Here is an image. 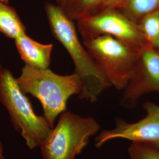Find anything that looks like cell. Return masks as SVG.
Instances as JSON below:
<instances>
[{
    "label": "cell",
    "mask_w": 159,
    "mask_h": 159,
    "mask_svg": "<svg viewBox=\"0 0 159 159\" xmlns=\"http://www.w3.org/2000/svg\"><path fill=\"white\" fill-rule=\"evenodd\" d=\"M100 130V125L93 117H81L66 110L41 144L42 156L44 159H75Z\"/></svg>",
    "instance_id": "obj_4"
},
{
    "label": "cell",
    "mask_w": 159,
    "mask_h": 159,
    "mask_svg": "<svg viewBox=\"0 0 159 159\" xmlns=\"http://www.w3.org/2000/svg\"><path fill=\"white\" fill-rule=\"evenodd\" d=\"M130 159H159V149L144 144L132 143L128 149Z\"/></svg>",
    "instance_id": "obj_14"
},
{
    "label": "cell",
    "mask_w": 159,
    "mask_h": 159,
    "mask_svg": "<svg viewBox=\"0 0 159 159\" xmlns=\"http://www.w3.org/2000/svg\"><path fill=\"white\" fill-rule=\"evenodd\" d=\"M3 69H4V68H2V65H1V62H0V75H1V73H2V71H3Z\"/></svg>",
    "instance_id": "obj_18"
},
{
    "label": "cell",
    "mask_w": 159,
    "mask_h": 159,
    "mask_svg": "<svg viewBox=\"0 0 159 159\" xmlns=\"http://www.w3.org/2000/svg\"><path fill=\"white\" fill-rule=\"evenodd\" d=\"M17 51L25 65L34 68H49L52 44H42L32 39L27 34L14 40Z\"/></svg>",
    "instance_id": "obj_9"
},
{
    "label": "cell",
    "mask_w": 159,
    "mask_h": 159,
    "mask_svg": "<svg viewBox=\"0 0 159 159\" xmlns=\"http://www.w3.org/2000/svg\"><path fill=\"white\" fill-rule=\"evenodd\" d=\"M0 33L16 40L26 34V28L17 11L9 4L0 1Z\"/></svg>",
    "instance_id": "obj_10"
},
{
    "label": "cell",
    "mask_w": 159,
    "mask_h": 159,
    "mask_svg": "<svg viewBox=\"0 0 159 159\" xmlns=\"http://www.w3.org/2000/svg\"><path fill=\"white\" fill-rule=\"evenodd\" d=\"M83 44L111 85L124 90L134 74L141 48L110 35L85 39Z\"/></svg>",
    "instance_id": "obj_5"
},
{
    "label": "cell",
    "mask_w": 159,
    "mask_h": 159,
    "mask_svg": "<svg viewBox=\"0 0 159 159\" xmlns=\"http://www.w3.org/2000/svg\"><path fill=\"white\" fill-rule=\"evenodd\" d=\"M3 146L1 142H0V159H4V150H3Z\"/></svg>",
    "instance_id": "obj_17"
},
{
    "label": "cell",
    "mask_w": 159,
    "mask_h": 159,
    "mask_svg": "<svg viewBox=\"0 0 159 159\" xmlns=\"http://www.w3.org/2000/svg\"><path fill=\"white\" fill-rule=\"evenodd\" d=\"M143 107L146 112L143 119L133 123L117 119L114 129L104 130L96 137V148H100L113 139H123L159 149V106L148 102Z\"/></svg>",
    "instance_id": "obj_7"
},
{
    "label": "cell",
    "mask_w": 159,
    "mask_h": 159,
    "mask_svg": "<svg viewBox=\"0 0 159 159\" xmlns=\"http://www.w3.org/2000/svg\"><path fill=\"white\" fill-rule=\"evenodd\" d=\"M83 40L110 35L138 48L147 43L137 24L117 8H106L77 20Z\"/></svg>",
    "instance_id": "obj_6"
},
{
    "label": "cell",
    "mask_w": 159,
    "mask_h": 159,
    "mask_svg": "<svg viewBox=\"0 0 159 159\" xmlns=\"http://www.w3.org/2000/svg\"><path fill=\"white\" fill-rule=\"evenodd\" d=\"M0 1L6 3V4H9V1H10V0H0Z\"/></svg>",
    "instance_id": "obj_19"
},
{
    "label": "cell",
    "mask_w": 159,
    "mask_h": 159,
    "mask_svg": "<svg viewBox=\"0 0 159 159\" xmlns=\"http://www.w3.org/2000/svg\"><path fill=\"white\" fill-rule=\"evenodd\" d=\"M0 102L7 109L15 129L33 149L45 141L52 127L45 117L35 113L29 98L10 70L4 68L0 75Z\"/></svg>",
    "instance_id": "obj_3"
},
{
    "label": "cell",
    "mask_w": 159,
    "mask_h": 159,
    "mask_svg": "<svg viewBox=\"0 0 159 159\" xmlns=\"http://www.w3.org/2000/svg\"><path fill=\"white\" fill-rule=\"evenodd\" d=\"M123 1L124 0H102L98 11L106 8L119 9Z\"/></svg>",
    "instance_id": "obj_15"
},
{
    "label": "cell",
    "mask_w": 159,
    "mask_h": 159,
    "mask_svg": "<svg viewBox=\"0 0 159 159\" xmlns=\"http://www.w3.org/2000/svg\"><path fill=\"white\" fill-rule=\"evenodd\" d=\"M74 1L75 0H56L57 2V5L61 7L64 10V11H66V10H67L71 5L73 3Z\"/></svg>",
    "instance_id": "obj_16"
},
{
    "label": "cell",
    "mask_w": 159,
    "mask_h": 159,
    "mask_svg": "<svg viewBox=\"0 0 159 159\" xmlns=\"http://www.w3.org/2000/svg\"><path fill=\"white\" fill-rule=\"evenodd\" d=\"M137 25L146 43L159 50V10L143 18Z\"/></svg>",
    "instance_id": "obj_12"
},
{
    "label": "cell",
    "mask_w": 159,
    "mask_h": 159,
    "mask_svg": "<svg viewBox=\"0 0 159 159\" xmlns=\"http://www.w3.org/2000/svg\"><path fill=\"white\" fill-rule=\"evenodd\" d=\"M22 91L39 100L44 117L52 128L57 117L67 110L68 100L81 93L83 83L79 75L74 73L62 75L49 68H34L25 65L16 78Z\"/></svg>",
    "instance_id": "obj_2"
},
{
    "label": "cell",
    "mask_w": 159,
    "mask_h": 159,
    "mask_svg": "<svg viewBox=\"0 0 159 159\" xmlns=\"http://www.w3.org/2000/svg\"><path fill=\"white\" fill-rule=\"evenodd\" d=\"M119 10L137 24L143 18L159 10V0H124Z\"/></svg>",
    "instance_id": "obj_11"
},
{
    "label": "cell",
    "mask_w": 159,
    "mask_h": 159,
    "mask_svg": "<svg viewBox=\"0 0 159 159\" xmlns=\"http://www.w3.org/2000/svg\"><path fill=\"white\" fill-rule=\"evenodd\" d=\"M44 8L51 33L68 52L74 63V73L82 81L80 98L96 102L102 92L111 85L84 45L81 43L74 21L58 5L46 2Z\"/></svg>",
    "instance_id": "obj_1"
},
{
    "label": "cell",
    "mask_w": 159,
    "mask_h": 159,
    "mask_svg": "<svg viewBox=\"0 0 159 159\" xmlns=\"http://www.w3.org/2000/svg\"><path fill=\"white\" fill-rule=\"evenodd\" d=\"M159 93V50L148 44L140 49L134 74L124 89L122 107L134 108L144 94Z\"/></svg>",
    "instance_id": "obj_8"
},
{
    "label": "cell",
    "mask_w": 159,
    "mask_h": 159,
    "mask_svg": "<svg viewBox=\"0 0 159 159\" xmlns=\"http://www.w3.org/2000/svg\"><path fill=\"white\" fill-rule=\"evenodd\" d=\"M102 2V0H75L64 11L72 20L76 21L98 11Z\"/></svg>",
    "instance_id": "obj_13"
}]
</instances>
